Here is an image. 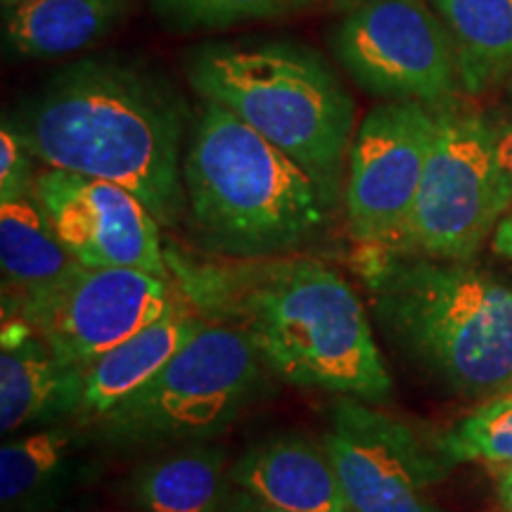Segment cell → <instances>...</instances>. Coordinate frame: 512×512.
<instances>
[{"mask_svg": "<svg viewBox=\"0 0 512 512\" xmlns=\"http://www.w3.org/2000/svg\"><path fill=\"white\" fill-rule=\"evenodd\" d=\"M204 320L207 316L178 299L155 323L95 358L91 366L81 370V418L102 422L107 415H112L121 403L138 394L145 384L162 373L166 363L202 328Z\"/></svg>", "mask_w": 512, "mask_h": 512, "instance_id": "obj_15", "label": "cell"}, {"mask_svg": "<svg viewBox=\"0 0 512 512\" xmlns=\"http://www.w3.org/2000/svg\"><path fill=\"white\" fill-rule=\"evenodd\" d=\"M503 114L498 119H491L496 133V166L498 181H501V200L505 214L512 211V76L505 88Z\"/></svg>", "mask_w": 512, "mask_h": 512, "instance_id": "obj_24", "label": "cell"}, {"mask_svg": "<svg viewBox=\"0 0 512 512\" xmlns=\"http://www.w3.org/2000/svg\"><path fill=\"white\" fill-rule=\"evenodd\" d=\"M373 316L408 361L458 394L512 389V290L467 261L377 249Z\"/></svg>", "mask_w": 512, "mask_h": 512, "instance_id": "obj_4", "label": "cell"}, {"mask_svg": "<svg viewBox=\"0 0 512 512\" xmlns=\"http://www.w3.org/2000/svg\"><path fill=\"white\" fill-rule=\"evenodd\" d=\"M34 157L8 121L0 128V202H15L34 195Z\"/></svg>", "mask_w": 512, "mask_h": 512, "instance_id": "obj_23", "label": "cell"}, {"mask_svg": "<svg viewBox=\"0 0 512 512\" xmlns=\"http://www.w3.org/2000/svg\"><path fill=\"white\" fill-rule=\"evenodd\" d=\"M83 373L64 363L24 320L5 318L0 351V430L79 415Z\"/></svg>", "mask_w": 512, "mask_h": 512, "instance_id": "obj_13", "label": "cell"}, {"mask_svg": "<svg viewBox=\"0 0 512 512\" xmlns=\"http://www.w3.org/2000/svg\"><path fill=\"white\" fill-rule=\"evenodd\" d=\"M323 446L354 512H439L427 491L451 465L401 420L363 401H342Z\"/></svg>", "mask_w": 512, "mask_h": 512, "instance_id": "obj_11", "label": "cell"}, {"mask_svg": "<svg viewBox=\"0 0 512 512\" xmlns=\"http://www.w3.org/2000/svg\"><path fill=\"white\" fill-rule=\"evenodd\" d=\"M226 512H290V510L275 508V505L261 501V498L247 494V491H242L235 486V489L230 491Z\"/></svg>", "mask_w": 512, "mask_h": 512, "instance_id": "obj_25", "label": "cell"}, {"mask_svg": "<svg viewBox=\"0 0 512 512\" xmlns=\"http://www.w3.org/2000/svg\"><path fill=\"white\" fill-rule=\"evenodd\" d=\"M190 83L292 157L337 204L356 107L316 53L283 43L209 46L192 60Z\"/></svg>", "mask_w": 512, "mask_h": 512, "instance_id": "obj_5", "label": "cell"}, {"mask_svg": "<svg viewBox=\"0 0 512 512\" xmlns=\"http://www.w3.org/2000/svg\"><path fill=\"white\" fill-rule=\"evenodd\" d=\"M451 36L460 91L482 95L512 76V0H432Z\"/></svg>", "mask_w": 512, "mask_h": 512, "instance_id": "obj_19", "label": "cell"}, {"mask_svg": "<svg viewBox=\"0 0 512 512\" xmlns=\"http://www.w3.org/2000/svg\"><path fill=\"white\" fill-rule=\"evenodd\" d=\"M434 107L380 102L356 128L344 190L349 233L370 249L406 252L430 155Z\"/></svg>", "mask_w": 512, "mask_h": 512, "instance_id": "obj_9", "label": "cell"}, {"mask_svg": "<svg viewBox=\"0 0 512 512\" xmlns=\"http://www.w3.org/2000/svg\"><path fill=\"white\" fill-rule=\"evenodd\" d=\"M0 264L5 316H17L57 292L83 268L57 238L34 195L0 202Z\"/></svg>", "mask_w": 512, "mask_h": 512, "instance_id": "obj_16", "label": "cell"}, {"mask_svg": "<svg viewBox=\"0 0 512 512\" xmlns=\"http://www.w3.org/2000/svg\"><path fill=\"white\" fill-rule=\"evenodd\" d=\"M498 494H501L505 508L512 512V467H505L501 477H498Z\"/></svg>", "mask_w": 512, "mask_h": 512, "instance_id": "obj_27", "label": "cell"}, {"mask_svg": "<svg viewBox=\"0 0 512 512\" xmlns=\"http://www.w3.org/2000/svg\"><path fill=\"white\" fill-rule=\"evenodd\" d=\"M503 216L491 119L453 100L434 107L432 145L406 252L470 261Z\"/></svg>", "mask_w": 512, "mask_h": 512, "instance_id": "obj_7", "label": "cell"}, {"mask_svg": "<svg viewBox=\"0 0 512 512\" xmlns=\"http://www.w3.org/2000/svg\"><path fill=\"white\" fill-rule=\"evenodd\" d=\"M494 252L512 259V211H508V214L498 221V226L494 230Z\"/></svg>", "mask_w": 512, "mask_h": 512, "instance_id": "obj_26", "label": "cell"}, {"mask_svg": "<svg viewBox=\"0 0 512 512\" xmlns=\"http://www.w3.org/2000/svg\"><path fill=\"white\" fill-rule=\"evenodd\" d=\"M233 486L226 451L197 441L140 465L131 505L136 512H226Z\"/></svg>", "mask_w": 512, "mask_h": 512, "instance_id": "obj_17", "label": "cell"}, {"mask_svg": "<svg viewBox=\"0 0 512 512\" xmlns=\"http://www.w3.org/2000/svg\"><path fill=\"white\" fill-rule=\"evenodd\" d=\"M294 0H155L157 15L183 29H223L261 19Z\"/></svg>", "mask_w": 512, "mask_h": 512, "instance_id": "obj_22", "label": "cell"}, {"mask_svg": "<svg viewBox=\"0 0 512 512\" xmlns=\"http://www.w3.org/2000/svg\"><path fill=\"white\" fill-rule=\"evenodd\" d=\"M24 3V0H3V5H19Z\"/></svg>", "mask_w": 512, "mask_h": 512, "instance_id": "obj_28", "label": "cell"}, {"mask_svg": "<svg viewBox=\"0 0 512 512\" xmlns=\"http://www.w3.org/2000/svg\"><path fill=\"white\" fill-rule=\"evenodd\" d=\"M131 0H24L8 15V43L29 60L76 55L124 19Z\"/></svg>", "mask_w": 512, "mask_h": 512, "instance_id": "obj_18", "label": "cell"}, {"mask_svg": "<svg viewBox=\"0 0 512 512\" xmlns=\"http://www.w3.org/2000/svg\"><path fill=\"white\" fill-rule=\"evenodd\" d=\"M178 302L171 280L136 268H81L60 290L17 313L74 368L119 347Z\"/></svg>", "mask_w": 512, "mask_h": 512, "instance_id": "obj_10", "label": "cell"}, {"mask_svg": "<svg viewBox=\"0 0 512 512\" xmlns=\"http://www.w3.org/2000/svg\"><path fill=\"white\" fill-rule=\"evenodd\" d=\"M34 197L83 268H136L171 280L162 223L133 192L72 171L41 169Z\"/></svg>", "mask_w": 512, "mask_h": 512, "instance_id": "obj_12", "label": "cell"}, {"mask_svg": "<svg viewBox=\"0 0 512 512\" xmlns=\"http://www.w3.org/2000/svg\"><path fill=\"white\" fill-rule=\"evenodd\" d=\"M183 185L197 238L230 259L292 254L335 207L309 171L211 100L192 121Z\"/></svg>", "mask_w": 512, "mask_h": 512, "instance_id": "obj_3", "label": "cell"}, {"mask_svg": "<svg viewBox=\"0 0 512 512\" xmlns=\"http://www.w3.org/2000/svg\"><path fill=\"white\" fill-rule=\"evenodd\" d=\"M74 432L46 427L5 441L0 448L3 512H38L76 472Z\"/></svg>", "mask_w": 512, "mask_h": 512, "instance_id": "obj_20", "label": "cell"}, {"mask_svg": "<svg viewBox=\"0 0 512 512\" xmlns=\"http://www.w3.org/2000/svg\"><path fill=\"white\" fill-rule=\"evenodd\" d=\"M510 392H512V389H510Z\"/></svg>", "mask_w": 512, "mask_h": 512, "instance_id": "obj_29", "label": "cell"}, {"mask_svg": "<svg viewBox=\"0 0 512 512\" xmlns=\"http://www.w3.org/2000/svg\"><path fill=\"white\" fill-rule=\"evenodd\" d=\"M3 119L46 169L119 185L162 226H176L188 209L183 102L136 69L76 62Z\"/></svg>", "mask_w": 512, "mask_h": 512, "instance_id": "obj_1", "label": "cell"}, {"mask_svg": "<svg viewBox=\"0 0 512 512\" xmlns=\"http://www.w3.org/2000/svg\"><path fill=\"white\" fill-rule=\"evenodd\" d=\"M448 465L489 463L512 467V392L482 403L437 441Z\"/></svg>", "mask_w": 512, "mask_h": 512, "instance_id": "obj_21", "label": "cell"}, {"mask_svg": "<svg viewBox=\"0 0 512 512\" xmlns=\"http://www.w3.org/2000/svg\"><path fill=\"white\" fill-rule=\"evenodd\" d=\"M238 489L290 512H354L325 446L302 437L264 441L230 467Z\"/></svg>", "mask_w": 512, "mask_h": 512, "instance_id": "obj_14", "label": "cell"}, {"mask_svg": "<svg viewBox=\"0 0 512 512\" xmlns=\"http://www.w3.org/2000/svg\"><path fill=\"white\" fill-rule=\"evenodd\" d=\"M261 356L242 328L209 318L166 368L102 420L117 444H197L219 434L252 399Z\"/></svg>", "mask_w": 512, "mask_h": 512, "instance_id": "obj_6", "label": "cell"}, {"mask_svg": "<svg viewBox=\"0 0 512 512\" xmlns=\"http://www.w3.org/2000/svg\"><path fill=\"white\" fill-rule=\"evenodd\" d=\"M185 268V290L209 318L230 320L285 382L356 401H384V368L370 318L342 273L311 256L238 259Z\"/></svg>", "mask_w": 512, "mask_h": 512, "instance_id": "obj_2", "label": "cell"}, {"mask_svg": "<svg viewBox=\"0 0 512 512\" xmlns=\"http://www.w3.org/2000/svg\"><path fill=\"white\" fill-rule=\"evenodd\" d=\"M330 46L351 79L384 102L439 107L460 91L451 36L425 0H351Z\"/></svg>", "mask_w": 512, "mask_h": 512, "instance_id": "obj_8", "label": "cell"}]
</instances>
